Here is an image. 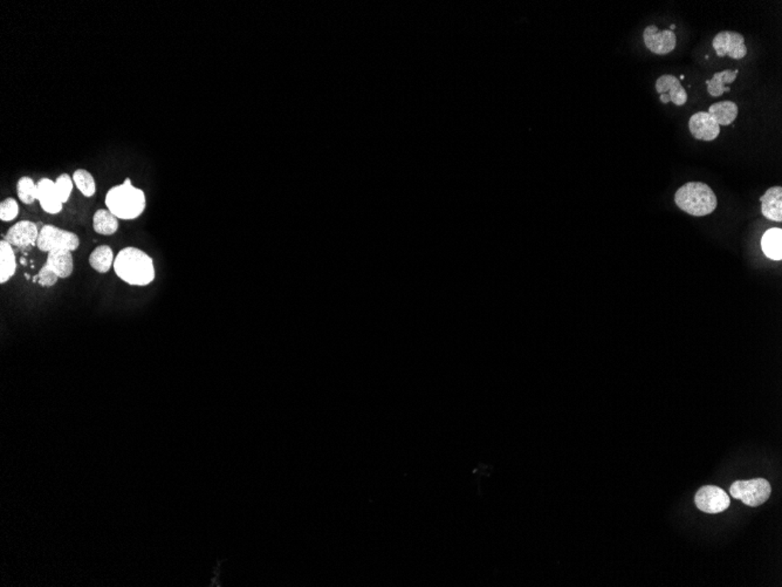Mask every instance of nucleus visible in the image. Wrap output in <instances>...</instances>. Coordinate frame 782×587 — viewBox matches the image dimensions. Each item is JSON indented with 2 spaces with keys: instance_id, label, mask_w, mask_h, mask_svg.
<instances>
[{
  "instance_id": "obj_21",
  "label": "nucleus",
  "mask_w": 782,
  "mask_h": 587,
  "mask_svg": "<svg viewBox=\"0 0 782 587\" xmlns=\"http://www.w3.org/2000/svg\"><path fill=\"white\" fill-rule=\"evenodd\" d=\"M73 182L75 187L79 189V192L84 196V197H93L97 192V183L94 180L93 175L91 172H87L86 169H77L73 174Z\"/></svg>"
},
{
  "instance_id": "obj_17",
  "label": "nucleus",
  "mask_w": 782,
  "mask_h": 587,
  "mask_svg": "<svg viewBox=\"0 0 782 587\" xmlns=\"http://www.w3.org/2000/svg\"><path fill=\"white\" fill-rule=\"evenodd\" d=\"M738 106L732 101H720L710 106L709 113L719 126H729L738 116Z\"/></svg>"
},
{
  "instance_id": "obj_3",
  "label": "nucleus",
  "mask_w": 782,
  "mask_h": 587,
  "mask_svg": "<svg viewBox=\"0 0 782 587\" xmlns=\"http://www.w3.org/2000/svg\"><path fill=\"white\" fill-rule=\"evenodd\" d=\"M675 202L681 210L695 217L715 212L718 201L712 189L702 182H689L676 192Z\"/></svg>"
},
{
  "instance_id": "obj_9",
  "label": "nucleus",
  "mask_w": 782,
  "mask_h": 587,
  "mask_svg": "<svg viewBox=\"0 0 782 587\" xmlns=\"http://www.w3.org/2000/svg\"><path fill=\"white\" fill-rule=\"evenodd\" d=\"M40 229L31 221H21L11 226L5 236V241L13 248H28L37 244Z\"/></svg>"
},
{
  "instance_id": "obj_15",
  "label": "nucleus",
  "mask_w": 782,
  "mask_h": 587,
  "mask_svg": "<svg viewBox=\"0 0 782 587\" xmlns=\"http://www.w3.org/2000/svg\"><path fill=\"white\" fill-rule=\"evenodd\" d=\"M17 271V260L13 246L3 239L0 242V282H9Z\"/></svg>"
},
{
  "instance_id": "obj_7",
  "label": "nucleus",
  "mask_w": 782,
  "mask_h": 587,
  "mask_svg": "<svg viewBox=\"0 0 782 587\" xmlns=\"http://www.w3.org/2000/svg\"><path fill=\"white\" fill-rule=\"evenodd\" d=\"M712 46L717 55L720 57L729 55L732 59L740 60L747 54L745 39L742 34L732 31L719 32L713 39Z\"/></svg>"
},
{
  "instance_id": "obj_8",
  "label": "nucleus",
  "mask_w": 782,
  "mask_h": 587,
  "mask_svg": "<svg viewBox=\"0 0 782 587\" xmlns=\"http://www.w3.org/2000/svg\"><path fill=\"white\" fill-rule=\"evenodd\" d=\"M644 44L652 53L664 55L675 50L677 39L675 32L670 30L659 31L655 25L646 27L643 33Z\"/></svg>"
},
{
  "instance_id": "obj_25",
  "label": "nucleus",
  "mask_w": 782,
  "mask_h": 587,
  "mask_svg": "<svg viewBox=\"0 0 782 587\" xmlns=\"http://www.w3.org/2000/svg\"><path fill=\"white\" fill-rule=\"evenodd\" d=\"M59 279L60 278L57 277V273L52 271V270H50L48 266L45 265V264L44 266L41 268L39 273H38V282H39V285L44 286V287H50V286L55 285Z\"/></svg>"
},
{
  "instance_id": "obj_19",
  "label": "nucleus",
  "mask_w": 782,
  "mask_h": 587,
  "mask_svg": "<svg viewBox=\"0 0 782 587\" xmlns=\"http://www.w3.org/2000/svg\"><path fill=\"white\" fill-rule=\"evenodd\" d=\"M114 252L108 245L97 246L89 256V264L99 273H107L111 268H114Z\"/></svg>"
},
{
  "instance_id": "obj_5",
  "label": "nucleus",
  "mask_w": 782,
  "mask_h": 587,
  "mask_svg": "<svg viewBox=\"0 0 782 587\" xmlns=\"http://www.w3.org/2000/svg\"><path fill=\"white\" fill-rule=\"evenodd\" d=\"M733 498L742 500L749 507H759L769 500L772 493L771 484L764 478L756 480L737 481L729 488Z\"/></svg>"
},
{
  "instance_id": "obj_13",
  "label": "nucleus",
  "mask_w": 782,
  "mask_h": 587,
  "mask_svg": "<svg viewBox=\"0 0 782 587\" xmlns=\"http://www.w3.org/2000/svg\"><path fill=\"white\" fill-rule=\"evenodd\" d=\"M762 215L769 221H782V188L773 187L769 188L760 197Z\"/></svg>"
},
{
  "instance_id": "obj_12",
  "label": "nucleus",
  "mask_w": 782,
  "mask_h": 587,
  "mask_svg": "<svg viewBox=\"0 0 782 587\" xmlns=\"http://www.w3.org/2000/svg\"><path fill=\"white\" fill-rule=\"evenodd\" d=\"M38 201L45 212L50 215H57L62 210L64 203L60 201L55 189V181L50 178H41L38 182Z\"/></svg>"
},
{
  "instance_id": "obj_23",
  "label": "nucleus",
  "mask_w": 782,
  "mask_h": 587,
  "mask_svg": "<svg viewBox=\"0 0 782 587\" xmlns=\"http://www.w3.org/2000/svg\"><path fill=\"white\" fill-rule=\"evenodd\" d=\"M73 178L68 174H62L55 180V189L57 194L62 203H67L70 194L73 192Z\"/></svg>"
},
{
  "instance_id": "obj_14",
  "label": "nucleus",
  "mask_w": 782,
  "mask_h": 587,
  "mask_svg": "<svg viewBox=\"0 0 782 587\" xmlns=\"http://www.w3.org/2000/svg\"><path fill=\"white\" fill-rule=\"evenodd\" d=\"M45 265L57 273L59 278H68L74 271V259L72 252L67 250L50 251Z\"/></svg>"
},
{
  "instance_id": "obj_10",
  "label": "nucleus",
  "mask_w": 782,
  "mask_h": 587,
  "mask_svg": "<svg viewBox=\"0 0 782 587\" xmlns=\"http://www.w3.org/2000/svg\"><path fill=\"white\" fill-rule=\"evenodd\" d=\"M656 91L661 94L663 104H672L676 106H684L688 101V93L683 87L681 81L673 75H662L656 81Z\"/></svg>"
},
{
  "instance_id": "obj_16",
  "label": "nucleus",
  "mask_w": 782,
  "mask_h": 587,
  "mask_svg": "<svg viewBox=\"0 0 782 587\" xmlns=\"http://www.w3.org/2000/svg\"><path fill=\"white\" fill-rule=\"evenodd\" d=\"M762 252L766 257L772 260H781L782 259V230L780 228H772L764 234L761 238Z\"/></svg>"
},
{
  "instance_id": "obj_18",
  "label": "nucleus",
  "mask_w": 782,
  "mask_h": 587,
  "mask_svg": "<svg viewBox=\"0 0 782 587\" xmlns=\"http://www.w3.org/2000/svg\"><path fill=\"white\" fill-rule=\"evenodd\" d=\"M93 229L99 235H114L119 230V219L108 209H100L94 214Z\"/></svg>"
},
{
  "instance_id": "obj_6",
  "label": "nucleus",
  "mask_w": 782,
  "mask_h": 587,
  "mask_svg": "<svg viewBox=\"0 0 782 587\" xmlns=\"http://www.w3.org/2000/svg\"><path fill=\"white\" fill-rule=\"evenodd\" d=\"M695 505L706 514H719L729 509L731 500L726 491L715 485H705L697 491Z\"/></svg>"
},
{
  "instance_id": "obj_20",
  "label": "nucleus",
  "mask_w": 782,
  "mask_h": 587,
  "mask_svg": "<svg viewBox=\"0 0 782 587\" xmlns=\"http://www.w3.org/2000/svg\"><path fill=\"white\" fill-rule=\"evenodd\" d=\"M738 70H734V71L726 70V71L715 73L711 80L706 81L709 94L713 97V98H718V97H722L725 92L731 91V88L727 87L726 84L734 82L737 77H738Z\"/></svg>"
},
{
  "instance_id": "obj_2",
  "label": "nucleus",
  "mask_w": 782,
  "mask_h": 587,
  "mask_svg": "<svg viewBox=\"0 0 782 587\" xmlns=\"http://www.w3.org/2000/svg\"><path fill=\"white\" fill-rule=\"evenodd\" d=\"M106 205L117 219L133 221L143 214L147 198L143 190L131 185V178H126L122 185H115L108 190Z\"/></svg>"
},
{
  "instance_id": "obj_24",
  "label": "nucleus",
  "mask_w": 782,
  "mask_h": 587,
  "mask_svg": "<svg viewBox=\"0 0 782 587\" xmlns=\"http://www.w3.org/2000/svg\"><path fill=\"white\" fill-rule=\"evenodd\" d=\"M19 215V204L14 198L10 197L4 199L0 204V219L3 221H11L17 219Z\"/></svg>"
},
{
  "instance_id": "obj_4",
  "label": "nucleus",
  "mask_w": 782,
  "mask_h": 587,
  "mask_svg": "<svg viewBox=\"0 0 782 587\" xmlns=\"http://www.w3.org/2000/svg\"><path fill=\"white\" fill-rule=\"evenodd\" d=\"M79 245H80V239L77 234L50 224L44 225L40 229L37 242V248L47 253L55 250H67L73 252L79 248Z\"/></svg>"
},
{
  "instance_id": "obj_22",
  "label": "nucleus",
  "mask_w": 782,
  "mask_h": 587,
  "mask_svg": "<svg viewBox=\"0 0 782 587\" xmlns=\"http://www.w3.org/2000/svg\"><path fill=\"white\" fill-rule=\"evenodd\" d=\"M18 197L23 204H33L38 201V185L28 176H23L17 183Z\"/></svg>"
},
{
  "instance_id": "obj_26",
  "label": "nucleus",
  "mask_w": 782,
  "mask_h": 587,
  "mask_svg": "<svg viewBox=\"0 0 782 587\" xmlns=\"http://www.w3.org/2000/svg\"><path fill=\"white\" fill-rule=\"evenodd\" d=\"M675 28H676L675 25H671V26H670V31H673V30H675Z\"/></svg>"
},
{
  "instance_id": "obj_1",
  "label": "nucleus",
  "mask_w": 782,
  "mask_h": 587,
  "mask_svg": "<svg viewBox=\"0 0 782 587\" xmlns=\"http://www.w3.org/2000/svg\"><path fill=\"white\" fill-rule=\"evenodd\" d=\"M114 270L121 280L133 286L149 285L156 275L150 256L134 246H127L117 253Z\"/></svg>"
},
{
  "instance_id": "obj_11",
  "label": "nucleus",
  "mask_w": 782,
  "mask_h": 587,
  "mask_svg": "<svg viewBox=\"0 0 782 587\" xmlns=\"http://www.w3.org/2000/svg\"><path fill=\"white\" fill-rule=\"evenodd\" d=\"M689 128L692 136L702 141H713L720 134V126L707 111H698L692 115Z\"/></svg>"
}]
</instances>
